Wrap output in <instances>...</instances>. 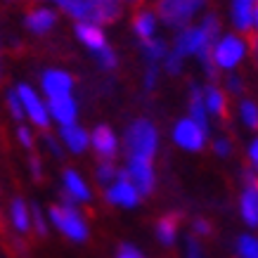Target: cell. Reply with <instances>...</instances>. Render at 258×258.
Returning a JSON list of instances; mask_svg holds the SVG:
<instances>
[{"instance_id": "1", "label": "cell", "mask_w": 258, "mask_h": 258, "mask_svg": "<svg viewBox=\"0 0 258 258\" xmlns=\"http://www.w3.org/2000/svg\"><path fill=\"white\" fill-rule=\"evenodd\" d=\"M69 17L86 24H111L121 15V3L118 0H52Z\"/></svg>"}, {"instance_id": "2", "label": "cell", "mask_w": 258, "mask_h": 258, "mask_svg": "<svg viewBox=\"0 0 258 258\" xmlns=\"http://www.w3.org/2000/svg\"><path fill=\"white\" fill-rule=\"evenodd\" d=\"M125 154L128 159H147L152 161L157 152V128L147 118H138L125 131Z\"/></svg>"}, {"instance_id": "3", "label": "cell", "mask_w": 258, "mask_h": 258, "mask_svg": "<svg viewBox=\"0 0 258 258\" xmlns=\"http://www.w3.org/2000/svg\"><path fill=\"white\" fill-rule=\"evenodd\" d=\"M50 220L55 223V227L67 235L74 242H86L88 239V225L81 218V213L74 206H64V204H55L50 206Z\"/></svg>"}, {"instance_id": "4", "label": "cell", "mask_w": 258, "mask_h": 258, "mask_svg": "<svg viewBox=\"0 0 258 258\" xmlns=\"http://www.w3.org/2000/svg\"><path fill=\"white\" fill-rule=\"evenodd\" d=\"M204 0H159L157 12L168 26H185Z\"/></svg>"}, {"instance_id": "5", "label": "cell", "mask_w": 258, "mask_h": 258, "mask_svg": "<svg viewBox=\"0 0 258 258\" xmlns=\"http://www.w3.org/2000/svg\"><path fill=\"white\" fill-rule=\"evenodd\" d=\"M244 182H246V189L239 199V211L246 225L258 227V175L253 171H244Z\"/></svg>"}, {"instance_id": "6", "label": "cell", "mask_w": 258, "mask_h": 258, "mask_svg": "<svg viewBox=\"0 0 258 258\" xmlns=\"http://www.w3.org/2000/svg\"><path fill=\"white\" fill-rule=\"evenodd\" d=\"M128 180L133 182V187L138 189V195H152L154 189V171H152V161L147 159H128Z\"/></svg>"}, {"instance_id": "7", "label": "cell", "mask_w": 258, "mask_h": 258, "mask_svg": "<svg viewBox=\"0 0 258 258\" xmlns=\"http://www.w3.org/2000/svg\"><path fill=\"white\" fill-rule=\"evenodd\" d=\"M17 95L24 104V114L31 118L38 128H47L50 125V114H47V107L40 102V97L33 93L31 86H19L17 88Z\"/></svg>"}, {"instance_id": "8", "label": "cell", "mask_w": 258, "mask_h": 258, "mask_svg": "<svg viewBox=\"0 0 258 258\" xmlns=\"http://www.w3.org/2000/svg\"><path fill=\"white\" fill-rule=\"evenodd\" d=\"M107 202L118 204V206H125V209H131V206H135V204L140 202V195H138V189L133 187V182L128 180L125 168L123 171H118L114 185L107 189Z\"/></svg>"}, {"instance_id": "9", "label": "cell", "mask_w": 258, "mask_h": 258, "mask_svg": "<svg viewBox=\"0 0 258 258\" xmlns=\"http://www.w3.org/2000/svg\"><path fill=\"white\" fill-rule=\"evenodd\" d=\"M175 142L180 147L192 149V152H199L204 147V140H206V131H204L199 123H195L192 118H185L175 125V133H173Z\"/></svg>"}, {"instance_id": "10", "label": "cell", "mask_w": 258, "mask_h": 258, "mask_svg": "<svg viewBox=\"0 0 258 258\" xmlns=\"http://www.w3.org/2000/svg\"><path fill=\"white\" fill-rule=\"evenodd\" d=\"M242 57H244V45L242 40L235 38V36H227L213 47V62H216V67H223V69H232Z\"/></svg>"}, {"instance_id": "11", "label": "cell", "mask_w": 258, "mask_h": 258, "mask_svg": "<svg viewBox=\"0 0 258 258\" xmlns=\"http://www.w3.org/2000/svg\"><path fill=\"white\" fill-rule=\"evenodd\" d=\"M211 43L213 40H209V36H206L202 29H182L178 40H175V52H178L180 57L189 55V52H197V55H199V52L206 50Z\"/></svg>"}, {"instance_id": "12", "label": "cell", "mask_w": 258, "mask_h": 258, "mask_svg": "<svg viewBox=\"0 0 258 258\" xmlns=\"http://www.w3.org/2000/svg\"><path fill=\"white\" fill-rule=\"evenodd\" d=\"M90 142H93V149L97 152V157L102 161H111V159L116 157V149H118V142L111 133L109 125H97L90 135Z\"/></svg>"}, {"instance_id": "13", "label": "cell", "mask_w": 258, "mask_h": 258, "mask_svg": "<svg viewBox=\"0 0 258 258\" xmlns=\"http://www.w3.org/2000/svg\"><path fill=\"white\" fill-rule=\"evenodd\" d=\"M40 86H43V90H45L47 97H59V95H69L71 93V88H74V79H71L67 71L50 69V71L43 74Z\"/></svg>"}, {"instance_id": "14", "label": "cell", "mask_w": 258, "mask_h": 258, "mask_svg": "<svg viewBox=\"0 0 258 258\" xmlns=\"http://www.w3.org/2000/svg\"><path fill=\"white\" fill-rule=\"evenodd\" d=\"M47 114H52L62 125H71L76 121V102L71 95H59V97H50L47 102Z\"/></svg>"}, {"instance_id": "15", "label": "cell", "mask_w": 258, "mask_h": 258, "mask_svg": "<svg viewBox=\"0 0 258 258\" xmlns=\"http://www.w3.org/2000/svg\"><path fill=\"white\" fill-rule=\"evenodd\" d=\"M57 24V15L52 12V10L47 8H33L26 12V29L33 33H38V36H43V33H47L52 26Z\"/></svg>"}, {"instance_id": "16", "label": "cell", "mask_w": 258, "mask_h": 258, "mask_svg": "<svg viewBox=\"0 0 258 258\" xmlns=\"http://www.w3.org/2000/svg\"><path fill=\"white\" fill-rule=\"evenodd\" d=\"M76 36L83 40V45H88L93 50L95 55L102 52L104 47H107V40H104V33H102L100 26H95V24H86V22H79L76 24Z\"/></svg>"}, {"instance_id": "17", "label": "cell", "mask_w": 258, "mask_h": 258, "mask_svg": "<svg viewBox=\"0 0 258 258\" xmlns=\"http://www.w3.org/2000/svg\"><path fill=\"white\" fill-rule=\"evenodd\" d=\"M62 140L64 145L71 149V152H76V154H81V152H86L88 142H90V138H88V133L81 128V125L71 123V125H62Z\"/></svg>"}, {"instance_id": "18", "label": "cell", "mask_w": 258, "mask_h": 258, "mask_svg": "<svg viewBox=\"0 0 258 258\" xmlns=\"http://www.w3.org/2000/svg\"><path fill=\"white\" fill-rule=\"evenodd\" d=\"M64 192L74 202H88L90 199V189L76 171H64Z\"/></svg>"}, {"instance_id": "19", "label": "cell", "mask_w": 258, "mask_h": 258, "mask_svg": "<svg viewBox=\"0 0 258 258\" xmlns=\"http://www.w3.org/2000/svg\"><path fill=\"white\" fill-rule=\"evenodd\" d=\"M178 227H180V213H166L161 216L157 223V237L159 242L171 246L175 242V235H178Z\"/></svg>"}, {"instance_id": "20", "label": "cell", "mask_w": 258, "mask_h": 258, "mask_svg": "<svg viewBox=\"0 0 258 258\" xmlns=\"http://www.w3.org/2000/svg\"><path fill=\"white\" fill-rule=\"evenodd\" d=\"M10 216H12V225L19 232H29L31 230V209L24 204V199H15L10 206Z\"/></svg>"}, {"instance_id": "21", "label": "cell", "mask_w": 258, "mask_h": 258, "mask_svg": "<svg viewBox=\"0 0 258 258\" xmlns=\"http://www.w3.org/2000/svg\"><path fill=\"white\" fill-rule=\"evenodd\" d=\"M206 107H209V111L211 114H216V116L220 118H227V102H225V95L220 93L218 88H209L206 90Z\"/></svg>"}, {"instance_id": "22", "label": "cell", "mask_w": 258, "mask_h": 258, "mask_svg": "<svg viewBox=\"0 0 258 258\" xmlns=\"http://www.w3.org/2000/svg\"><path fill=\"white\" fill-rule=\"evenodd\" d=\"M251 22H253V10H251V3L235 0V24L242 29V31H251Z\"/></svg>"}, {"instance_id": "23", "label": "cell", "mask_w": 258, "mask_h": 258, "mask_svg": "<svg viewBox=\"0 0 258 258\" xmlns=\"http://www.w3.org/2000/svg\"><path fill=\"white\" fill-rule=\"evenodd\" d=\"M189 111H192V121L199 123L206 131V114H204V95L199 88H192V100H189Z\"/></svg>"}, {"instance_id": "24", "label": "cell", "mask_w": 258, "mask_h": 258, "mask_svg": "<svg viewBox=\"0 0 258 258\" xmlns=\"http://www.w3.org/2000/svg\"><path fill=\"white\" fill-rule=\"evenodd\" d=\"M133 29L140 36V40L152 38V33H154V17L149 15V12H138L133 22Z\"/></svg>"}, {"instance_id": "25", "label": "cell", "mask_w": 258, "mask_h": 258, "mask_svg": "<svg viewBox=\"0 0 258 258\" xmlns=\"http://www.w3.org/2000/svg\"><path fill=\"white\" fill-rule=\"evenodd\" d=\"M237 253L242 258H258V239L251 235H242L237 239Z\"/></svg>"}, {"instance_id": "26", "label": "cell", "mask_w": 258, "mask_h": 258, "mask_svg": "<svg viewBox=\"0 0 258 258\" xmlns=\"http://www.w3.org/2000/svg\"><path fill=\"white\" fill-rule=\"evenodd\" d=\"M142 50H145V55H147L152 62H157V59L166 57V45L161 43V40L145 38V40H142Z\"/></svg>"}, {"instance_id": "27", "label": "cell", "mask_w": 258, "mask_h": 258, "mask_svg": "<svg viewBox=\"0 0 258 258\" xmlns=\"http://www.w3.org/2000/svg\"><path fill=\"white\" fill-rule=\"evenodd\" d=\"M118 175V168L111 161H100V166H97V180H100L102 185H109V182H114Z\"/></svg>"}, {"instance_id": "28", "label": "cell", "mask_w": 258, "mask_h": 258, "mask_svg": "<svg viewBox=\"0 0 258 258\" xmlns=\"http://www.w3.org/2000/svg\"><path fill=\"white\" fill-rule=\"evenodd\" d=\"M242 118L246 121L249 128L258 131V107L253 102H242Z\"/></svg>"}, {"instance_id": "29", "label": "cell", "mask_w": 258, "mask_h": 258, "mask_svg": "<svg viewBox=\"0 0 258 258\" xmlns=\"http://www.w3.org/2000/svg\"><path fill=\"white\" fill-rule=\"evenodd\" d=\"M8 109H10V114H12L17 121H22L24 118V104H22V100H19L17 90H10L8 93Z\"/></svg>"}, {"instance_id": "30", "label": "cell", "mask_w": 258, "mask_h": 258, "mask_svg": "<svg viewBox=\"0 0 258 258\" xmlns=\"http://www.w3.org/2000/svg\"><path fill=\"white\" fill-rule=\"evenodd\" d=\"M31 225L36 227V232L40 237L47 235V225H45V218H43V213H40L38 206H31Z\"/></svg>"}, {"instance_id": "31", "label": "cell", "mask_w": 258, "mask_h": 258, "mask_svg": "<svg viewBox=\"0 0 258 258\" xmlns=\"http://www.w3.org/2000/svg\"><path fill=\"white\" fill-rule=\"evenodd\" d=\"M97 62H100L102 69H114V67H116V55H114V50L107 45L102 52H97Z\"/></svg>"}, {"instance_id": "32", "label": "cell", "mask_w": 258, "mask_h": 258, "mask_svg": "<svg viewBox=\"0 0 258 258\" xmlns=\"http://www.w3.org/2000/svg\"><path fill=\"white\" fill-rule=\"evenodd\" d=\"M202 31L209 36V40H213L216 36H218V19L213 15H209L206 19H204V26H202Z\"/></svg>"}, {"instance_id": "33", "label": "cell", "mask_w": 258, "mask_h": 258, "mask_svg": "<svg viewBox=\"0 0 258 258\" xmlns=\"http://www.w3.org/2000/svg\"><path fill=\"white\" fill-rule=\"evenodd\" d=\"M211 232H213V227L209 220H204V218L195 220V237H209Z\"/></svg>"}, {"instance_id": "34", "label": "cell", "mask_w": 258, "mask_h": 258, "mask_svg": "<svg viewBox=\"0 0 258 258\" xmlns=\"http://www.w3.org/2000/svg\"><path fill=\"white\" fill-rule=\"evenodd\" d=\"M204 251L202 246H199V242H197V237H187V258H202Z\"/></svg>"}, {"instance_id": "35", "label": "cell", "mask_w": 258, "mask_h": 258, "mask_svg": "<svg viewBox=\"0 0 258 258\" xmlns=\"http://www.w3.org/2000/svg\"><path fill=\"white\" fill-rule=\"evenodd\" d=\"M116 258H145V256H142V253L135 249V246H131V244H123V246H118Z\"/></svg>"}, {"instance_id": "36", "label": "cell", "mask_w": 258, "mask_h": 258, "mask_svg": "<svg viewBox=\"0 0 258 258\" xmlns=\"http://www.w3.org/2000/svg\"><path fill=\"white\" fill-rule=\"evenodd\" d=\"M17 135H19V142H22V145H24L26 149H31V147H33V135H31V131H29L26 125H19Z\"/></svg>"}, {"instance_id": "37", "label": "cell", "mask_w": 258, "mask_h": 258, "mask_svg": "<svg viewBox=\"0 0 258 258\" xmlns=\"http://www.w3.org/2000/svg\"><path fill=\"white\" fill-rule=\"evenodd\" d=\"M45 145H47V149H50V152H52L55 157H62V147L57 145V140L52 138V135H47V133H45Z\"/></svg>"}, {"instance_id": "38", "label": "cell", "mask_w": 258, "mask_h": 258, "mask_svg": "<svg viewBox=\"0 0 258 258\" xmlns=\"http://www.w3.org/2000/svg\"><path fill=\"white\" fill-rule=\"evenodd\" d=\"M166 64H168V71H171V74H178V71H180V55H178V52L168 55Z\"/></svg>"}, {"instance_id": "39", "label": "cell", "mask_w": 258, "mask_h": 258, "mask_svg": "<svg viewBox=\"0 0 258 258\" xmlns=\"http://www.w3.org/2000/svg\"><path fill=\"white\" fill-rule=\"evenodd\" d=\"M29 166H31L33 178H36V180L43 178V173H40V161H38V157H31V159H29Z\"/></svg>"}, {"instance_id": "40", "label": "cell", "mask_w": 258, "mask_h": 258, "mask_svg": "<svg viewBox=\"0 0 258 258\" xmlns=\"http://www.w3.org/2000/svg\"><path fill=\"white\" fill-rule=\"evenodd\" d=\"M249 157H251V161H253V166H256V171H258V140H253V145H251Z\"/></svg>"}, {"instance_id": "41", "label": "cell", "mask_w": 258, "mask_h": 258, "mask_svg": "<svg viewBox=\"0 0 258 258\" xmlns=\"http://www.w3.org/2000/svg\"><path fill=\"white\" fill-rule=\"evenodd\" d=\"M154 81H157V69H154V67H149L147 69V81H145L147 88H154Z\"/></svg>"}, {"instance_id": "42", "label": "cell", "mask_w": 258, "mask_h": 258, "mask_svg": "<svg viewBox=\"0 0 258 258\" xmlns=\"http://www.w3.org/2000/svg\"><path fill=\"white\" fill-rule=\"evenodd\" d=\"M216 152H218V154H227V152H230V142H227V140H218V142H216Z\"/></svg>"}, {"instance_id": "43", "label": "cell", "mask_w": 258, "mask_h": 258, "mask_svg": "<svg viewBox=\"0 0 258 258\" xmlns=\"http://www.w3.org/2000/svg\"><path fill=\"white\" fill-rule=\"evenodd\" d=\"M253 22H256V26H258V5H256V10H253Z\"/></svg>"}, {"instance_id": "44", "label": "cell", "mask_w": 258, "mask_h": 258, "mask_svg": "<svg viewBox=\"0 0 258 258\" xmlns=\"http://www.w3.org/2000/svg\"><path fill=\"white\" fill-rule=\"evenodd\" d=\"M125 3H131V5H140L142 0H125Z\"/></svg>"}, {"instance_id": "45", "label": "cell", "mask_w": 258, "mask_h": 258, "mask_svg": "<svg viewBox=\"0 0 258 258\" xmlns=\"http://www.w3.org/2000/svg\"><path fill=\"white\" fill-rule=\"evenodd\" d=\"M242 3H251V0H242Z\"/></svg>"}]
</instances>
